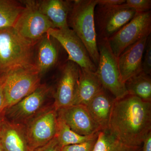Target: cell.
<instances>
[{
    "instance_id": "15",
    "label": "cell",
    "mask_w": 151,
    "mask_h": 151,
    "mask_svg": "<svg viewBox=\"0 0 151 151\" xmlns=\"http://www.w3.org/2000/svg\"><path fill=\"white\" fill-rule=\"evenodd\" d=\"M0 142L4 151H30L24 125L4 118L0 128Z\"/></svg>"
},
{
    "instance_id": "9",
    "label": "cell",
    "mask_w": 151,
    "mask_h": 151,
    "mask_svg": "<svg viewBox=\"0 0 151 151\" xmlns=\"http://www.w3.org/2000/svg\"><path fill=\"white\" fill-rule=\"evenodd\" d=\"M50 89L45 84L40 86L31 94L9 108L4 113V119L14 124L25 125L34 117L50 105L47 103Z\"/></svg>"
},
{
    "instance_id": "7",
    "label": "cell",
    "mask_w": 151,
    "mask_h": 151,
    "mask_svg": "<svg viewBox=\"0 0 151 151\" xmlns=\"http://www.w3.org/2000/svg\"><path fill=\"white\" fill-rule=\"evenodd\" d=\"M151 33V11L137 13L129 22L107 41L111 51L118 58L127 47L149 36Z\"/></svg>"
},
{
    "instance_id": "3",
    "label": "cell",
    "mask_w": 151,
    "mask_h": 151,
    "mask_svg": "<svg viewBox=\"0 0 151 151\" xmlns=\"http://www.w3.org/2000/svg\"><path fill=\"white\" fill-rule=\"evenodd\" d=\"M35 45L21 36L13 27L0 29V77L35 64Z\"/></svg>"
},
{
    "instance_id": "25",
    "label": "cell",
    "mask_w": 151,
    "mask_h": 151,
    "mask_svg": "<svg viewBox=\"0 0 151 151\" xmlns=\"http://www.w3.org/2000/svg\"><path fill=\"white\" fill-rule=\"evenodd\" d=\"M97 138L80 144L64 146L61 151H92Z\"/></svg>"
},
{
    "instance_id": "30",
    "label": "cell",
    "mask_w": 151,
    "mask_h": 151,
    "mask_svg": "<svg viewBox=\"0 0 151 151\" xmlns=\"http://www.w3.org/2000/svg\"><path fill=\"white\" fill-rule=\"evenodd\" d=\"M143 151H151V132L147 135L143 142Z\"/></svg>"
},
{
    "instance_id": "14",
    "label": "cell",
    "mask_w": 151,
    "mask_h": 151,
    "mask_svg": "<svg viewBox=\"0 0 151 151\" xmlns=\"http://www.w3.org/2000/svg\"><path fill=\"white\" fill-rule=\"evenodd\" d=\"M148 37L141 39L127 47L117 58L119 71L124 84L132 76L142 71L143 55Z\"/></svg>"
},
{
    "instance_id": "19",
    "label": "cell",
    "mask_w": 151,
    "mask_h": 151,
    "mask_svg": "<svg viewBox=\"0 0 151 151\" xmlns=\"http://www.w3.org/2000/svg\"><path fill=\"white\" fill-rule=\"evenodd\" d=\"M103 88L95 72L80 68L78 89L73 105L86 106Z\"/></svg>"
},
{
    "instance_id": "20",
    "label": "cell",
    "mask_w": 151,
    "mask_h": 151,
    "mask_svg": "<svg viewBox=\"0 0 151 151\" xmlns=\"http://www.w3.org/2000/svg\"><path fill=\"white\" fill-rule=\"evenodd\" d=\"M128 94L147 102L151 101V79L143 71L130 78L125 83Z\"/></svg>"
},
{
    "instance_id": "4",
    "label": "cell",
    "mask_w": 151,
    "mask_h": 151,
    "mask_svg": "<svg viewBox=\"0 0 151 151\" xmlns=\"http://www.w3.org/2000/svg\"><path fill=\"white\" fill-rule=\"evenodd\" d=\"M3 77L6 109L31 94L41 84V76L35 64L12 70Z\"/></svg>"
},
{
    "instance_id": "31",
    "label": "cell",
    "mask_w": 151,
    "mask_h": 151,
    "mask_svg": "<svg viewBox=\"0 0 151 151\" xmlns=\"http://www.w3.org/2000/svg\"><path fill=\"white\" fill-rule=\"evenodd\" d=\"M3 120H4V118H3L1 116H0V128H1V126Z\"/></svg>"
},
{
    "instance_id": "13",
    "label": "cell",
    "mask_w": 151,
    "mask_h": 151,
    "mask_svg": "<svg viewBox=\"0 0 151 151\" xmlns=\"http://www.w3.org/2000/svg\"><path fill=\"white\" fill-rule=\"evenodd\" d=\"M80 70V67L70 60H67L63 66L54 94L53 105L56 111L73 105L78 89Z\"/></svg>"
},
{
    "instance_id": "10",
    "label": "cell",
    "mask_w": 151,
    "mask_h": 151,
    "mask_svg": "<svg viewBox=\"0 0 151 151\" xmlns=\"http://www.w3.org/2000/svg\"><path fill=\"white\" fill-rule=\"evenodd\" d=\"M94 13L100 39L108 40L132 19L137 13L125 4L113 7L97 5ZM98 35V36H99Z\"/></svg>"
},
{
    "instance_id": "12",
    "label": "cell",
    "mask_w": 151,
    "mask_h": 151,
    "mask_svg": "<svg viewBox=\"0 0 151 151\" xmlns=\"http://www.w3.org/2000/svg\"><path fill=\"white\" fill-rule=\"evenodd\" d=\"M57 111L58 118L78 134L91 136L101 131L85 105H71Z\"/></svg>"
},
{
    "instance_id": "6",
    "label": "cell",
    "mask_w": 151,
    "mask_h": 151,
    "mask_svg": "<svg viewBox=\"0 0 151 151\" xmlns=\"http://www.w3.org/2000/svg\"><path fill=\"white\" fill-rule=\"evenodd\" d=\"M24 9L13 26L21 36L36 44L50 29L51 22L38 8L35 1H24Z\"/></svg>"
},
{
    "instance_id": "5",
    "label": "cell",
    "mask_w": 151,
    "mask_h": 151,
    "mask_svg": "<svg viewBox=\"0 0 151 151\" xmlns=\"http://www.w3.org/2000/svg\"><path fill=\"white\" fill-rule=\"evenodd\" d=\"M99 60L95 73L103 88L113 95L116 99L128 95L125 84L122 81L115 56L106 40L97 41Z\"/></svg>"
},
{
    "instance_id": "26",
    "label": "cell",
    "mask_w": 151,
    "mask_h": 151,
    "mask_svg": "<svg viewBox=\"0 0 151 151\" xmlns=\"http://www.w3.org/2000/svg\"><path fill=\"white\" fill-rule=\"evenodd\" d=\"M145 52V56L142 63V70L146 74L150 75L151 72V35L148 37Z\"/></svg>"
},
{
    "instance_id": "11",
    "label": "cell",
    "mask_w": 151,
    "mask_h": 151,
    "mask_svg": "<svg viewBox=\"0 0 151 151\" xmlns=\"http://www.w3.org/2000/svg\"><path fill=\"white\" fill-rule=\"evenodd\" d=\"M47 34L57 41L65 50L68 55V60L75 63L80 68L96 71L97 66L86 47L71 29L69 27L50 29Z\"/></svg>"
},
{
    "instance_id": "23",
    "label": "cell",
    "mask_w": 151,
    "mask_h": 151,
    "mask_svg": "<svg viewBox=\"0 0 151 151\" xmlns=\"http://www.w3.org/2000/svg\"><path fill=\"white\" fill-rule=\"evenodd\" d=\"M98 133L91 136L78 134L72 131L61 119L58 118L57 127L55 138L62 147L80 144L97 137Z\"/></svg>"
},
{
    "instance_id": "2",
    "label": "cell",
    "mask_w": 151,
    "mask_h": 151,
    "mask_svg": "<svg viewBox=\"0 0 151 151\" xmlns=\"http://www.w3.org/2000/svg\"><path fill=\"white\" fill-rule=\"evenodd\" d=\"M97 4V0L72 1L68 17V24L84 44L97 67L99 53L94 19Z\"/></svg>"
},
{
    "instance_id": "22",
    "label": "cell",
    "mask_w": 151,
    "mask_h": 151,
    "mask_svg": "<svg viewBox=\"0 0 151 151\" xmlns=\"http://www.w3.org/2000/svg\"><path fill=\"white\" fill-rule=\"evenodd\" d=\"M24 9L17 1L0 0V29L13 27Z\"/></svg>"
},
{
    "instance_id": "18",
    "label": "cell",
    "mask_w": 151,
    "mask_h": 151,
    "mask_svg": "<svg viewBox=\"0 0 151 151\" xmlns=\"http://www.w3.org/2000/svg\"><path fill=\"white\" fill-rule=\"evenodd\" d=\"M72 1L42 0L36 1L39 10L50 20L55 28L68 27V17Z\"/></svg>"
},
{
    "instance_id": "21",
    "label": "cell",
    "mask_w": 151,
    "mask_h": 151,
    "mask_svg": "<svg viewBox=\"0 0 151 151\" xmlns=\"http://www.w3.org/2000/svg\"><path fill=\"white\" fill-rule=\"evenodd\" d=\"M92 151H140V147L127 145L107 129L98 133Z\"/></svg>"
},
{
    "instance_id": "28",
    "label": "cell",
    "mask_w": 151,
    "mask_h": 151,
    "mask_svg": "<svg viewBox=\"0 0 151 151\" xmlns=\"http://www.w3.org/2000/svg\"><path fill=\"white\" fill-rule=\"evenodd\" d=\"M125 3V0H97V5L102 6L113 7L121 5Z\"/></svg>"
},
{
    "instance_id": "16",
    "label": "cell",
    "mask_w": 151,
    "mask_h": 151,
    "mask_svg": "<svg viewBox=\"0 0 151 151\" xmlns=\"http://www.w3.org/2000/svg\"><path fill=\"white\" fill-rule=\"evenodd\" d=\"M59 43L46 34L38 42L35 65L41 76L55 65L59 57Z\"/></svg>"
},
{
    "instance_id": "17",
    "label": "cell",
    "mask_w": 151,
    "mask_h": 151,
    "mask_svg": "<svg viewBox=\"0 0 151 151\" xmlns=\"http://www.w3.org/2000/svg\"><path fill=\"white\" fill-rule=\"evenodd\" d=\"M103 88L86 105L94 121L100 127L101 131L108 129L113 103L115 98L108 94Z\"/></svg>"
},
{
    "instance_id": "27",
    "label": "cell",
    "mask_w": 151,
    "mask_h": 151,
    "mask_svg": "<svg viewBox=\"0 0 151 151\" xmlns=\"http://www.w3.org/2000/svg\"><path fill=\"white\" fill-rule=\"evenodd\" d=\"M62 147L55 137L52 139L44 145L37 148L32 151H61Z\"/></svg>"
},
{
    "instance_id": "29",
    "label": "cell",
    "mask_w": 151,
    "mask_h": 151,
    "mask_svg": "<svg viewBox=\"0 0 151 151\" xmlns=\"http://www.w3.org/2000/svg\"><path fill=\"white\" fill-rule=\"evenodd\" d=\"M3 77H0V116L4 113L6 109L5 100L3 87Z\"/></svg>"
},
{
    "instance_id": "24",
    "label": "cell",
    "mask_w": 151,
    "mask_h": 151,
    "mask_svg": "<svg viewBox=\"0 0 151 151\" xmlns=\"http://www.w3.org/2000/svg\"><path fill=\"white\" fill-rule=\"evenodd\" d=\"M125 4L134 9L137 13L145 12L150 11L151 0H127Z\"/></svg>"
},
{
    "instance_id": "8",
    "label": "cell",
    "mask_w": 151,
    "mask_h": 151,
    "mask_svg": "<svg viewBox=\"0 0 151 151\" xmlns=\"http://www.w3.org/2000/svg\"><path fill=\"white\" fill-rule=\"evenodd\" d=\"M57 122V111L52 104L24 125L30 151L46 145L55 137Z\"/></svg>"
},
{
    "instance_id": "32",
    "label": "cell",
    "mask_w": 151,
    "mask_h": 151,
    "mask_svg": "<svg viewBox=\"0 0 151 151\" xmlns=\"http://www.w3.org/2000/svg\"><path fill=\"white\" fill-rule=\"evenodd\" d=\"M0 151H4V149L2 147L1 142H0Z\"/></svg>"
},
{
    "instance_id": "1",
    "label": "cell",
    "mask_w": 151,
    "mask_h": 151,
    "mask_svg": "<svg viewBox=\"0 0 151 151\" xmlns=\"http://www.w3.org/2000/svg\"><path fill=\"white\" fill-rule=\"evenodd\" d=\"M108 129L127 145L140 147L151 132V102L129 94L115 99Z\"/></svg>"
}]
</instances>
